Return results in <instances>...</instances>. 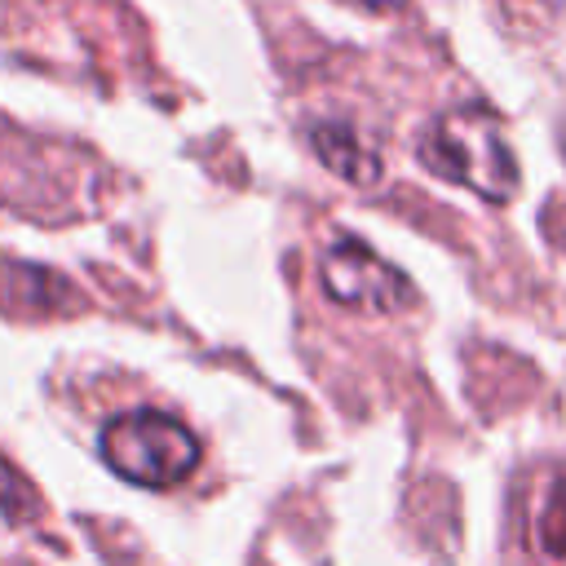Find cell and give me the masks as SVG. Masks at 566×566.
Returning a JSON list of instances; mask_svg holds the SVG:
<instances>
[{
	"label": "cell",
	"instance_id": "obj_1",
	"mask_svg": "<svg viewBox=\"0 0 566 566\" xmlns=\"http://www.w3.org/2000/svg\"><path fill=\"white\" fill-rule=\"evenodd\" d=\"M420 164L442 181L473 190L486 203H509L517 195V155L504 137V119L491 106H451L433 119L420 142Z\"/></svg>",
	"mask_w": 566,
	"mask_h": 566
},
{
	"label": "cell",
	"instance_id": "obj_2",
	"mask_svg": "<svg viewBox=\"0 0 566 566\" xmlns=\"http://www.w3.org/2000/svg\"><path fill=\"white\" fill-rule=\"evenodd\" d=\"M102 460L137 486H177L199 464V438L164 411H124L102 429Z\"/></svg>",
	"mask_w": 566,
	"mask_h": 566
},
{
	"label": "cell",
	"instance_id": "obj_3",
	"mask_svg": "<svg viewBox=\"0 0 566 566\" xmlns=\"http://www.w3.org/2000/svg\"><path fill=\"white\" fill-rule=\"evenodd\" d=\"M318 279L336 305L358 314H402L416 305V283L363 239H336L323 248Z\"/></svg>",
	"mask_w": 566,
	"mask_h": 566
},
{
	"label": "cell",
	"instance_id": "obj_4",
	"mask_svg": "<svg viewBox=\"0 0 566 566\" xmlns=\"http://www.w3.org/2000/svg\"><path fill=\"white\" fill-rule=\"evenodd\" d=\"M305 142H310V150L318 155V164L332 177H340L349 186H376L380 181V168H385L380 164V150L354 124H345V119H318V124H310Z\"/></svg>",
	"mask_w": 566,
	"mask_h": 566
},
{
	"label": "cell",
	"instance_id": "obj_5",
	"mask_svg": "<svg viewBox=\"0 0 566 566\" xmlns=\"http://www.w3.org/2000/svg\"><path fill=\"white\" fill-rule=\"evenodd\" d=\"M0 305L35 318V314L75 310L80 292L62 274H53V270H40V265H27V261H18V265L0 261Z\"/></svg>",
	"mask_w": 566,
	"mask_h": 566
},
{
	"label": "cell",
	"instance_id": "obj_6",
	"mask_svg": "<svg viewBox=\"0 0 566 566\" xmlns=\"http://www.w3.org/2000/svg\"><path fill=\"white\" fill-rule=\"evenodd\" d=\"M531 548H535L548 566H566V469H557V473L539 486V495H535Z\"/></svg>",
	"mask_w": 566,
	"mask_h": 566
},
{
	"label": "cell",
	"instance_id": "obj_7",
	"mask_svg": "<svg viewBox=\"0 0 566 566\" xmlns=\"http://www.w3.org/2000/svg\"><path fill=\"white\" fill-rule=\"evenodd\" d=\"M358 4H371V9H394V4H402V0H358Z\"/></svg>",
	"mask_w": 566,
	"mask_h": 566
},
{
	"label": "cell",
	"instance_id": "obj_8",
	"mask_svg": "<svg viewBox=\"0 0 566 566\" xmlns=\"http://www.w3.org/2000/svg\"><path fill=\"white\" fill-rule=\"evenodd\" d=\"M562 150H566V137H562Z\"/></svg>",
	"mask_w": 566,
	"mask_h": 566
}]
</instances>
